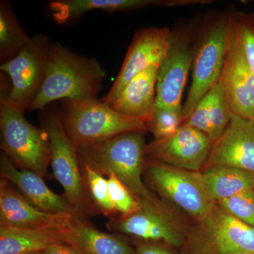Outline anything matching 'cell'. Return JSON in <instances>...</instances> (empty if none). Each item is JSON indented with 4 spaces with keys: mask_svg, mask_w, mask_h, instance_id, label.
Instances as JSON below:
<instances>
[{
    "mask_svg": "<svg viewBox=\"0 0 254 254\" xmlns=\"http://www.w3.org/2000/svg\"><path fill=\"white\" fill-rule=\"evenodd\" d=\"M0 175L14 185L31 204L46 213L83 218L64 195L47 186L43 177L31 170L17 168L4 153L0 157Z\"/></svg>",
    "mask_w": 254,
    "mask_h": 254,
    "instance_id": "16",
    "label": "cell"
},
{
    "mask_svg": "<svg viewBox=\"0 0 254 254\" xmlns=\"http://www.w3.org/2000/svg\"><path fill=\"white\" fill-rule=\"evenodd\" d=\"M232 18V13L216 15L205 21L198 32H195L191 84L183 105L185 122L205 93L221 78Z\"/></svg>",
    "mask_w": 254,
    "mask_h": 254,
    "instance_id": "3",
    "label": "cell"
},
{
    "mask_svg": "<svg viewBox=\"0 0 254 254\" xmlns=\"http://www.w3.org/2000/svg\"><path fill=\"white\" fill-rule=\"evenodd\" d=\"M151 6L175 7L176 0H55L50 4L52 16L58 23H67L94 10L133 11Z\"/></svg>",
    "mask_w": 254,
    "mask_h": 254,
    "instance_id": "22",
    "label": "cell"
},
{
    "mask_svg": "<svg viewBox=\"0 0 254 254\" xmlns=\"http://www.w3.org/2000/svg\"><path fill=\"white\" fill-rule=\"evenodd\" d=\"M172 31L168 28L150 27L138 30L127 50L115 83L103 100L110 105L131 80L142 71L161 64L168 52Z\"/></svg>",
    "mask_w": 254,
    "mask_h": 254,
    "instance_id": "14",
    "label": "cell"
},
{
    "mask_svg": "<svg viewBox=\"0 0 254 254\" xmlns=\"http://www.w3.org/2000/svg\"><path fill=\"white\" fill-rule=\"evenodd\" d=\"M42 254V252H37V253H31V254Z\"/></svg>",
    "mask_w": 254,
    "mask_h": 254,
    "instance_id": "32",
    "label": "cell"
},
{
    "mask_svg": "<svg viewBox=\"0 0 254 254\" xmlns=\"http://www.w3.org/2000/svg\"><path fill=\"white\" fill-rule=\"evenodd\" d=\"M66 229L0 227V254L37 253L67 243Z\"/></svg>",
    "mask_w": 254,
    "mask_h": 254,
    "instance_id": "21",
    "label": "cell"
},
{
    "mask_svg": "<svg viewBox=\"0 0 254 254\" xmlns=\"http://www.w3.org/2000/svg\"><path fill=\"white\" fill-rule=\"evenodd\" d=\"M218 165L254 175V122L232 113L226 129L212 145L205 168Z\"/></svg>",
    "mask_w": 254,
    "mask_h": 254,
    "instance_id": "15",
    "label": "cell"
},
{
    "mask_svg": "<svg viewBox=\"0 0 254 254\" xmlns=\"http://www.w3.org/2000/svg\"><path fill=\"white\" fill-rule=\"evenodd\" d=\"M60 114L66 133L77 148L128 132L147 131L144 122L122 115L97 98L64 100Z\"/></svg>",
    "mask_w": 254,
    "mask_h": 254,
    "instance_id": "4",
    "label": "cell"
},
{
    "mask_svg": "<svg viewBox=\"0 0 254 254\" xmlns=\"http://www.w3.org/2000/svg\"><path fill=\"white\" fill-rule=\"evenodd\" d=\"M106 177L110 198L117 215H128L141 208L139 202L134 195L115 175H109Z\"/></svg>",
    "mask_w": 254,
    "mask_h": 254,
    "instance_id": "28",
    "label": "cell"
},
{
    "mask_svg": "<svg viewBox=\"0 0 254 254\" xmlns=\"http://www.w3.org/2000/svg\"><path fill=\"white\" fill-rule=\"evenodd\" d=\"M213 142L204 133L184 124L175 133L146 145V158L192 172H201L210 156Z\"/></svg>",
    "mask_w": 254,
    "mask_h": 254,
    "instance_id": "12",
    "label": "cell"
},
{
    "mask_svg": "<svg viewBox=\"0 0 254 254\" xmlns=\"http://www.w3.org/2000/svg\"><path fill=\"white\" fill-rule=\"evenodd\" d=\"M184 123L183 106L180 108L155 106L151 118L146 124L147 131L153 134L154 140L161 139L175 133Z\"/></svg>",
    "mask_w": 254,
    "mask_h": 254,
    "instance_id": "26",
    "label": "cell"
},
{
    "mask_svg": "<svg viewBox=\"0 0 254 254\" xmlns=\"http://www.w3.org/2000/svg\"><path fill=\"white\" fill-rule=\"evenodd\" d=\"M145 131L123 133L106 141L78 147L80 163L105 177L115 175L131 192L141 206L164 203L145 185Z\"/></svg>",
    "mask_w": 254,
    "mask_h": 254,
    "instance_id": "1",
    "label": "cell"
},
{
    "mask_svg": "<svg viewBox=\"0 0 254 254\" xmlns=\"http://www.w3.org/2000/svg\"><path fill=\"white\" fill-rule=\"evenodd\" d=\"M217 204L232 216L254 228V189L222 200Z\"/></svg>",
    "mask_w": 254,
    "mask_h": 254,
    "instance_id": "27",
    "label": "cell"
},
{
    "mask_svg": "<svg viewBox=\"0 0 254 254\" xmlns=\"http://www.w3.org/2000/svg\"><path fill=\"white\" fill-rule=\"evenodd\" d=\"M1 151L17 168L48 176L51 162L49 138L43 128L25 118L24 113L0 100Z\"/></svg>",
    "mask_w": 254,
    "mask_h": 254,
    "instance_id": "6",
    "label": "cell"
},
{
    "mask_svg": "<svg viewBox=\"0 0 254 254\" xmlns=\"http://www.w3.org/2000/svg\"><path fill=\"white\" fill-rule=\"evenodd\" d=\"M221 80L232 113L254 122V72L241 43L235 13Z\"/></svg>",
    "mask_w": 254,
    "mask_h": 254,
    "instance_id": "13",
    "label": "cell"
},
{
    "mask_svg": "<svg viewBox=\"0 0 254 254\" xmlns=\"http://www.w3.org/2000/svg\"><path fill=\"white\" fill-rule=\"evenodd\" d=\"M205 190L215 203L254 189V175L227 165L206 167L200 172Z\"/></svg>",
    "mask_w": 254,
    "mask_h": 254,
    "instance_id": "23",
    "label": "cell"
},
{
    "mask_svg": "<svg viewBox=\"0 0 254 254\" xmlns=\"http://www.w3.org/2000/svg\"><path fill=\"white\" fill-rule=\"evenodd\" d=\"M144 173L160 196L196 222L204 218L216 204L209 198L200 172L173 168L146 158Z\"/></svg>",
    "mask_w": 254,
    "mask_h": 254,
    "instance_id": "8",
    "label": "cell"
},
{
    "mask_svg": "<svg viewBox=\"0 0 254 254\" xmlns=\"http://www.w3.org/2000/svg\"><path fill=\"white\" fill-rule=\"evenodd\" d=\"M41 128L49 138L53 176L63 187L64 196L84 218L96 215L85 185L78 148L68 136L61 114L55 110H42Z\"/></svg>",
    "mask_w": 254,
    "mask_h": 254,
    "instance_id": "5",
    "label": "cell"
},
{
    "mask_svg": "<svg viewBox=\"0 0 254 254\" xmlns=\"http://www.w3.org/2000/svg\"><path fill=\"white\" fill-rule=\"evenodd\" d=\"M188 232L187 254H254V228L215 204Z\"/></svg>",
    "mask_w": 254,
    "mask_h": 254,
    "instance_id": "7",
    "label": "cell"
},
{
    "mask_svg": "<svg viewBox=\"0 0 254 254\" xmlns=\"http://www.w3.org/2000/svg\"><path fill=\"white\" fill-rule=\"evenodd\" d=\"M105 78L106 72L98 60L52 43L46 77L28 110H45L58 100L97 98Z\"/></svg>",
    "mask_w": 254,
    "mask_h": 254,
    "instance_id": "2",
    "label": "cell"
},
{
    "mask_svg": "<svg viewBox=\"0 0 254 254\" xmlns=\"http://www.w3.org/2000/svg\"><path fill=\"white\" fill-rule=\"evenodd\" d=\"M31 38L23 31L9 1L0 2V60L7 63L19 54Z\"/></svg>",
    "mask_w": 254,
    "mask_h": 254,
    "instance_id": "24",
    "label": "cell"
},
{
    "mask_svg": "<svg viewBox=\"0 0 254 254\" xmlns=\"http://www.w3.org/2000/svg\"><path fill=\"white\" fill-rule=\"evenodd\" d=\"M158 66L142 71L124 87L110 107L115 111L148 123L156 104Z\"/></svg>",
    "mask_w": 254,
    "mask_h": 254,
    "instance_id": "18",
    "label": "cell"
},
{
    "mask_svg": "<svg viewBox=\"0 0 254 254\" xmlns=\"http://www.w3.org/2000/svg\"><path fill=\"white\" fill-rule=\"evenodd\" d=\"M134 248L136 254H178L173 247L159 242L137 241Z\"/></svg>",
    "mask_w": 254,
    "mask_h": 254,
    "instance_id": "30",
    "label": "cell"
},
{
    "mask_svg": "<svg viewBox=\"0 0 254 254\" xmlns=\"http://www.w3.org/2000/svg\"><path fill=\"white\" fill-rule=\"evenodd\" d=\"M194 34L189 28L172 31L168 52L158 66L155 106H183L182 95L193 63Z\"/></svg>",
    "mask_w": 254,
    "mask_h": 254,
    "instance_id": "11",
    "label": "cell"
},
{
    "mask_svg": "<svg viewBox=\"0 0 254 254\" xmlns=\"http://www.w3.org/2000/svg\"><path fill=\"white\" fill-rule=\"evenodd\" d=\"M73 216L46 213L31 204L14 185L0 180V227L66 228Z\"/></svg>",
    "mask_w": 254,
    "mask_h": 254,
    "instance_id": "17",
    "label": "cell"
},
{
    "mask_svg": "<svg viewBox=\"0 0 254 254\" xmlns=\"http://www.w3.org/2000/svg\"><path fill=\"white\" fill-rule=\"evenodd\" d=\"M80 165L87 193L95 211L109 219L117 216L118 215L110 198L107 177L86 164L80 163Z\"/></svg>",
    "mask_w": 254,
    "mask_h": 254,
    "instance_id": "25",
    "label": "cell"
},
{
    "mask_svg": "<svg viewBox=\"0 0 254 254\" xmlns=\"http://www.w3.org/2000/svg\"><path fill=\"white\" fill-rule=\"evenodd\" d=\"M51 45L46 35L32 37L17 56L0 66L11 82L9 95L3 100L23 113L29 109L44 81Z\"/></svg>",
    "mask_w": 254,
    "mask_h": 254,
    "instance_id": "9",
    "label": "cell"
},
{
    "mask_svg": "<svg viewBox=\"0 0 254 254\" xmlns=\"http://www.w3.org/2000/svg\"><path fill=\"white\" fill-rule=\"evenodd\" d=\"M232 112L221 78L200 100L185 125L204 133L213 143L230 123Z\"/></svg>",
    "mask_w": 254,
    "mask_h": 254,
    "instance_id": "20",
    "label": "cell"
},
{
    "mask_svg": "<svg viewBox=\"0 0 254 254\" xmlns=\"http://www.w3.org/2000/svg\"><path fill=\"white\" fill-rule=\"evenodd\" d=\"M107 228L120 235L143 242H159L174 249L183 248L188 232L165 205L141 206L134 213L109 219Z\"/></svg>",
    "mask_w": 254,
    "mask_h": 254,
    "instance_id": "10",
    "label": "cell"
},
{
    "mask_svg": "<svg viewBox=\"0 0 254 254\" xmlns=\"http://www.w3.org/2000/svg\"><path fill=\"white\" fill-rule=\"evenodd\" d=\"M235 17L246 58L254 72V12H236Z\"/></svg>",
    "mask_w": 254,
    "mask_h": 254,
    "instance_id": "29",
    "label": "cell"
},
{
    "mask_svg": "<svg viewBox=\"0 0 254 254\" xmlns=\"http://www.w3.org/2000/svg\"><path fill=\"white\" fill-rule=\"evenodd\" d=\"M66 237L67 244L82 254H136L134 247L125 237L101 231L86 218H71Z\"/></svg>",
    "mask_w": 254,
    "mask_h": 254,
    "instance_id": "19",
    "label": "cell"
},
{
    "mask_svg": "<svg viewBox=\"0 0 254 254\" xmlns=\"http://www.w3.org/2000/svg\"><path fill=\"white\" fill-rule=\"evenodd\" d=\"M42 254H82L73 246L67 243L59 244L50 247L42 252Z\"/></svg>",
    "mask_w": 254,
    "mask_h": 254,
    "instance_id": "31",
    "label": "cell"
}]
</instances>
